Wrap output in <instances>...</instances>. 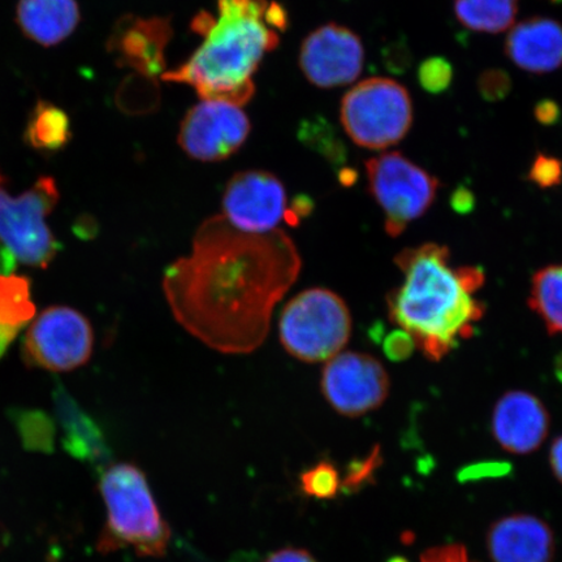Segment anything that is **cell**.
<instances>
[{"label": "cell", "instance_id": "cell-1", "mask_svg": "<svg viewBox=\"0 0 562 562\" xmlns=\"http://www.w3.org/2000/svg\"><path fill=\"white\" fill-rule=\"evenodd\" d=\"M302 259L284 231L246 234L223 215L203 222L191 255L167 267L164 291L175 319L223 355H248L270 331L278 302Z\"/></svg>", "mask_w": 562, "mask_h": 562}, {"label": "cell", "instance_id": "cell-2", "mask_svg": "<svg viewBox=\"0 0 562 562\" xmlns=\"http://www.w3.org/2000/svg\"><path fill=\"white\" fill-rule=\"evenodd\" d=\"M395 263L404 280L386 294L390 319L427 360L439 362L474 335L486 313L476 299L486 276L481 267L453 266L448 246L435 243L400 251Z\"/></svg>", "mask_w": 562, "mask_h": 562}, {"label": "cell", "instance_id": "cell-3", "mask_svg": "<svg viewBox=\"0 0 562 562\" xmlns=\"http://www.w3.org/2000/svg\"><path fill=\"white\" fill-rule=\"evenodd\" d=\"M217 18L203 11L194 18L192 30L205 40L161 79L191 86L201 100L243 105L255 95L252 75L279 45L277 32L285 30L286 12L269 0H217Z\"/></svg>", "mask_w": 562, "mask_h": 562}, {"label": "cell", "instance_id": "cell-4", "mask_svg": "<svg viewBox=\"0 0 562 562\" xmlns=\"http://www.w3.org/2000/svg\"><path fill=\"white\" fill-rule=\"evenodd\" d=\"M100 491L108 524L98 539V551L105 554L133 547L140 558L165 557L171 529L160 515L143 470L128 462L114 463L105 468Z\"/></svg>", "mask_w": 562, "mask_h": 562}, {"label": "cell", "instance_id": "cell-5", "mask_svg": "<svg viewBox=\"0 0 562 562\" xmlns=\"http://www.w3.org/2000/svg\"><path fill=\"white\" fill-rule=\"evenodd\" d=\"M350 334L346 301L326 288L297 294L280 316L281 344L288 353L307 363L329 361L341 353Z\"/></svg>", "mask_w": 562, "mask_h": 562}, {"label": "cell", "instance_id": "cell-6", "mask_svg": "<svg viewBox=\"0 0 562 562\" xmlns=\"http://www.w3.org/2000/svg\"><path fill=\"white\" fill-rule=\"evenodd\" d=\"M5 188V176L0 171V244L21 263L47 269L60 249L46 223L60 199L55 179L41 176L19 196Z\"/></svg>", "mask_w": 562, "mask_h": 562}, {"label": "cell", "instance_id": "cell-7", "mask_svg": "<svg viewBox=\"0 0 562 562\" xmlns=\"http://www.w3.org/2000/svg\"><path fill=\"white\" fill-rule=\"evenodd\" d=\"M340 119L356 145L369 150L386 149L398 144L412 128L409 91L386 77H371L342 98Z\"/></svg>", "mask_w": 562, "mask_h": 562}, {"label": "cell", "instance_id": "cell-8", "mask_svg": "<svg viewBox=\"0 0 562 562\" xmlns=\"http://www.w3.org/2000/svg\"><path fill=\"white\" fill-rule=\"evenodd\" d=\"M369 191L383 210L384 228L397 237L434 205L439 179L413 164L402 153L383 154L367 161Z\"/></svg>", "mask_w": 562, "mask_h": 562}, {"label": "cell", "instance_id": "cell-9", "mask_svg": "<svg viewBox=\"0 0 562 562\" xmlns=\"http://www.w3.org/2000/svg\"><path fill=\"white\" fill-rule=\"evenodd\" d=\"M94 331L86 315L69 306H50L35 315L23 341V360L32 369L68 372L93 356Z\"/></svg>", "mask_w": 562, "mask_h": 562}, {"label": "cell", "instance_id": "cell-10", "mask_svg": "<svg viewBox=\"0 0 562 562\" xmlns=\"http://www.w3.org/2000/svg\"><path fill=\"white\" fill-rule=\"evenodd\" d=\"M389 372L375 357L346 351L327 361L322 392L341 416L358 418L381 407L390 395Z\"/></svg>", "mask_w": 562, "mask_h": 562}, {"label": "cell", "instance_id": "cell-11", "mask_svg": "<svg viewBox=\"0 0 562 562\" xmlns=\"http://www.w3.org/2000/svg\"><path fill=\"white\" fill-rule=\"evenodd\" d=\"M250 130L249 117L241 105L202 100L187 112L178 140L189 157L201 161H220L240 149Z\"/></svg>", "mask_w": 562, "mask_h": 562}, {"label": "cell", "instance_id": "cell-12", "mask_svg": "<svg viewBox=\"0 0 562 562\" xmlns=\"http://www.w3.org/2000/svg\"><path fill=\"white\" fill-rule=\"evenodd\" d=\"M224 217L246 234H269L279 229L288 213L286 192L276 175L250 170L237 172L223 194Z\"/></svg>", "mask_w": 562, "mask_h": 562}, {"label": "cell", "instance_id": "cell-13", "mask_svg": "<svg viewBox=\"0 0 562 562\" xmlns=\"http://www.w3.org/2000/svg\"><path fill=\"white\" fill-rule=\"evenodd\" d=\"M364 50L361 38L348 27L329 23L302 42L300 67L319 88L348 86L360 77Z\"/></svg>", "mask_w": 562, "mask_h": 562}, {"label": "cell", "instance_id": "cell-14", "mask_svg": "<svg viewBox=\"0 0 562 562\" xmlns=\"http://www.w3.org/2000/svg\"><path fill=\"white\" fill-rule=\"evenodd\" d=\"M171 37V21L166 18L126 15L116 21L108 41V50L116 55L119 67L156 77L165 74V50Z\"/></svg>", "mask_w": 562, "mask_h": 562}, {"label": "cell", "instance_id": "cell-15", "mask_svg": "<svg viewBox=\"0 0 562 562\" xmlns=\"http://www.w3.org/2000/svg\"><path fill=\"white\" fill-rule=\"evenodd\" d=\"M551 418L540 400L526 391H509L492 412L491 432L505 451L529 454L543 445Z\"/></svg>", "mask_w": 562, "mask_h": 562}, {"label": "cell", "instance_id": "cell-16", "mask_svg": "<svg viewBox=\"0 0 562 562\" xmlns=\"http://www.w3.org/2000/svg\"><path fill=\"white\" fill-rule=\"evenodd\" d=\"M492 562H551V527L530 515H512L491 526L487 537Z\"/></svg>", "mask_w": 562, "mask_h": 562}, {"label": "cell", "instance_id": "cell-17", "mask_svg": "<svg viewBox=\"0 0 562 562\" xmlns=\"http://www.w3.org/2000/svg\"><path fill=\"white\" fill-rule=\"evenodd\" d=\"M504 52L525 72H554L562 67V25L550 18L526 19L512 26Z\"/></svg>", "mask_w": 562, "mask_h": 562}, {"label": "cell", "instance_id": "cell-18", "mask_svg": "<svg viewBox=\"0 0 562 562\" xmlns=\"http://www.w3.org/2000/svg\"><path fill=\"white\" fill-rule=\"evenodd\" d=\"M77 0H20L16 20L21 32L37 44L52 47L66 41L80 23Z\"/></svg>", "mask_w": 562, "mask_h": 562}, {"label": "cell", "instance_id": "cell-19", "mask_svg": "<svg viewBox=\"0 0 562 562\" xmlns=\"http://www.w3.org/2000/svg\"><path fill=\"white\" fill-rule=\"evenodd\" d=\"M56 416L65 437L63 447L74 459L103 465L110 459V449L104 434L95 420L82 412L69 393L58 386L54 392Z\"/></svg>", "mask_w": 562, "mask_h": 562}, {"label": "cell", "instance_id": "cell-20", "mask_svg": "<svg viewBox=\"0 0 562 562\" xmlns=\"http://www.w3.org/2000/svg\"><path fill=\"white\" fill-rule=\"evenodd\" d=\"M72 136L70 119L65 110L44 100L34 105L24 133L25 143L33 150L52 156L65 149Z\"/></svg>", "mask_w": 562, "mask_h": 562}, {"label": "cell", "instance_id": "cell-21", "mask_svg": "<svg viewBox=\"0 0 562 562\" xmlns=\"http://www.w3.org/2000/svg\"><path fill=\"white\" fill-rule=\"evenodd\" d=\"M519 0H454L459 23L476 33L498 34L512 30Z\"/></svg>", "mask_w": 562, "mask_h": 562}, {"label": "cell", "instance_id": "cell-22", "mask_svg": "<svg viewBox=\"0 0 562 562\" xmlns=\"http://www.w3.org/2000/svg\"><path fill=\"white\" fill-rule=\"evenodd\" d=\"M529 305L548 334H562V265H551L532 277Z\"/></svg>", "mask_w": 562, "mask_h": 562}, {"label": "cell", "instance_id": "cell-23", "mask_svg": "<svg viewBox=\"0 0 562 562\" xmlns=\"http://www.w3.org/2000/svg\"><path fill=\"white\" fill-rule=\"evenodd\" d=\"M35 315L37 308L32 299L31 280L15 273L0 276V323L21 329Z\"/></svg>", "mask_w": 562, "mask_h": 562}, {"label": "cell", "instance_id": "cell-24", "mask_svg": "<svg viewBox=\"0 0 562 562\" xmlns=\"http://www.w3.org/2000/svg\"><path fill=\"white\" fill-rule=\"evenodd\" d=\"M21 442L27 451L52 453L54 451L55 426L53 418L41 411H12Z\"/></svg>", "mask_w": 562, "mask_h": 562}, {"label": "cell", "instance_id": "cell-25", "mask_svg": "<svg viewBox=\"0 0 562 562\" xmlns=\"http://www.w3.org/2000/svg\"><path fill=\"white\" fill-rule=\"evenodd\" d=\"M301 490L319 501H333L342 488L341 477L331 462L321 461L300 477Z\"/></svg>", "mask_w": 562, "mask_h": 562}, {"label": "cell", "instance_id": "cell-26", "mask_svg": "<svg viewBox=\"0 0 562 562\" xmlns=\"http://www.w3.org/2000/svg\"><path fill=\"white\" fill-rule=\"evenodd\" d=\"M453 76L451 61L442 56H432L422 61L418 68L419 86L434 95L445 93L451 88Z\"/></svg>", "mask_w": 562, "mask_h": 562}, {"label": "cell", "instance_id": "cell-27", "mask_svg": "<svg viewBox=\"0 0 562 562\" xmlns=\"http://www.w3.org/2000/svg\"><path fill=\"white\" fill-rule=\"evenodd\" d=\"M477 91L487 102L504 101L512 93L513 81L507 70L502 68H488L477 77Z\"/></svg>", "mask_w": 562, "mask_h": 562}, {"label": "cell", "instance_id": "cell-28", "mask_svg": "<svg viewBox=\"0 0 562 562\" xmlns=\"http://www.w3.org/2000/svg\"><path fill=\"white\" fill-rule=\"evenodd\" d=\"M527 178L542 189L559 187L562 184V160L546 153H538Z\"/></svg>", "mask_w": 562, "mask_h": 562}, {"label": "cell", "instance_id": "cell-29", "mask_svg": "<svg viewBox=\"0 0 562 562\" xmlns=\"http://www.w3.org/2000/svg\"><path fill=\"white\" fill-rule=\"evenodd\" d=\"M381 449L378 447L372 449L367 459L351 462L347 477L342 482V488L351 491L360 488L363 483H367L374 477L375 470L381 465Z\"/></svg>", "mask_w": 562, "mask_h": 562}, {"label": "cell", "instance_id": "cell-30", "mask_svg": "<svg viewBox=\"0 0 562 562\" xmlns=\"http://www.w3.org/2000/svg\"><path fill=\"white\" fill-rule=\"evenodd\" d=\"M383 348L391 361L402 362L407 360L417 347L409 334L398 329L385 337Z\"/></svg>", "mask_w": 562, "mask_h": 562}, {"label": "cell", "instance_id": "cell-31", "mask_svg": "<svg viewBox=\"0 0 562 562\" xmlns=\"http://www.w3.org/2000/svg\"><path fill=\"white\" fill-rule=\"evenodd\" d=\"M422 562H474L469 559L467 548L449 544L431 548L422 554Z\"/></svg>", "mask_w": 562, "mask_h": 562}, {"label": "cell", "instance_id": "cell-32", "mask_svg": "<svg viewBox=\"0 0 562 562\" xmlns=\"http://www.w3.org/2000/svg\"><path fill=\"white\" fill-rule=\"evenodd\" d=\"M510 472V467L508 463L502 462H486V463H476L474 467H470L463 469L460 473V480H481V477H491V476H503Z\"/></svg>", "mask_w": 562, "mask_h": 562}, {"label": "cell", "instance_id": "cell-33", "mask_svg": "<svg viewBox=\"0 0 562 562\" xmlns=\"http://www.w3.org/2000/svg\"><path fill=\"white\" fill-rule=\"evenodd\" d=\"M533 116L540 125H557L561 119V109L558 102L552 100H542L533 108Z\"/></svg>", "mask_w": 562, "mask_h": 562}, {"label": "cell", "instance_id": "cell-34", "mask_svg": "<svg viewBox=\"0 0 562 562\" xmlns=\"http://www.w3.org/2000/svg\"><path fill=\"white\" fill-rule=\"evenodd\" d=\"M476 199L472 189L460 186L454 189L451 195V206L457 214L468 215L475 209Z\"/></svg>", "mask_w": 562, "mask_h": 562}, {"label": "cell", "instance_id": "cell-35", "mask_svg": "<svg viewBox=\"0 0 562 562\" xmlns=\"http://www.w3.org/2000/svg\"><path fill=\"white\" fill-rule=\"evenodd\" d=\"M265 562H316V560L302 548L288 547L270 554Z\"/></svg>", "mask_w": 562, "mask_h": 562}, {"label": "cell", "instance_id": "cell-36", "mask_svg": "<svg viewBox=\"0 0 562 562\" xmlns=\"http://www.w3.org/2000/svg\"><path fill=\"white\" fill-rule=\"evenodd\" d=\"M550 463L554 476L562 483V437L553 441L550 452Z\"/></svg>", "mask_w": 562, "mask_h": 562}, {"label": "cell", "instance_id": "cell-37", "mask_svg": "<svg viewBox=\"0 0 562 562\" xmlns=\"http://www.w3.org/2000/svg\"><path fill=\"white\" fill-rule=\"evenodd\" d=\"M19 333L20 329L4 326L0 323V358L5 355L7 349H9L13 340L16 339Z\"/></svg>", "mask_w": 562, "mask_h": 562}, {"label": "cell", "instance_id": "cell-38", "mask_svg": "<svg viewBox=\"0 0 562 562\" xmlns=\"http://www.w3.org/2000/svg\"><path fill=\"white\" fill-rule=\"evenodd\" d=\"M10 542V532L7 531L5 527L0 524V551L7 547Z\"/></svg>", "mask_w": 562, "mask_h": 562}, {"label": "cell", "instance_id": "cell-39", "mask_svg": "<svg viewBox=\"0 0 562 562\" xmlns=\"http://www.w3.org/2000/svg\"><path fill=\"white\" fill-rule=\"evenodd\" d=\"M554 375L559 379L560 383H562V351L557 357V360H554V367H553Z\"/></svg>", "mask_w": 562, "mask_h": 562}, {"label": "cell", "instance_id": "cell-40", "mask_svg": "<svg viewBox=\"0 0 562 562\" xmlns=\"http://www.w3.org/2000/svg\"><path fill=\"white\" fill-rule=\"evenodd\" d=\"M390 562H406V561H405V560H403V559H395V560H392V561H390Z\"/></svg>", "mask_w": 562, "mask_h": 562}, {"label": "cell", "instance_id": "cell-41", "mask_svg": "<svg viewBox=\"0 0 562 562\" xmlns=\"http://www.w3.org/2000/svg\"><path fill=\"white\" fill-rule=\"evenodd\" d=\"M551 3H560L562 0H550Z\"/></svg>", "mask_w": 562, "mask_h": 562}]
</instances>
